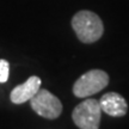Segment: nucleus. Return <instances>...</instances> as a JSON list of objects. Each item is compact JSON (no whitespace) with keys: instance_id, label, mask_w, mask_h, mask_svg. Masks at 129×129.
Here are the masks:
<instances>
[{"instance_id":"f03ea898","label":"nucleus","mask_w":129,"mask_h":129,"mask_svg":"<svg viewBox=\"0 0 129 129\" xmlns=\"http://www.w3.org/2000/svg\"><path fill=\"white\" fill-rule=\"evenodd\" d=\"M102 109L99 101L88 98L74 108L72 120L79 129H99Z\"/></svg>"},{"instance_id":"7ed1b4c3","label":"nucleus","mask_w":129,"mask_h":129,"mask_svg":"<svg viewBox=\"0 0 129 129\" xmlns=\"http://www.w3.org/2000/svg\"><path fill=\"white\" fill-rule=\"evenodd\" d=\"M109 84V75L102 69H91L84 73L73 85V94L78 98H87L96 94Z\"/></svg>"},{"instance_id":"0eeeda50","label":"nucleus","mask_w":129,"mask_h":129,"mask_svg":"<svg viewBox=\"0 0 129 129\" xmlns=\"http://www.w3.org/2000/svg\"><path fill=\"white\" fill-rule=\"evenodd\" d=\"M10 75V63L5 59H0V83H6Z\"/></svg>"},{"instance_id":"39448f33","label":"nucleus","mask_w":129,"mask_h":129,"mask_svg":"<svg viewBox=\"0 0 129 129\" xmlns=\"http://www.w3.org/2000/svg\"><path fill=\"white\" fill-rule=\"evenodd\" d=\"M102 111L111 117H122L128 111V104L123 97L117 92H108L99 99Z\"/></svg>"},{"instance_id":"423d86ee","label":"nucleus","mask_w":129,"mask_h":129,"mask_svg":"<svg viewBox=\"0 0 129 129\" xmlns=\"http://www.w3.org/2000/svg\"><path fill=\"white\" fill-rule=\"evenodd\" d=\"M41 79L37 75H32L25 81L11 91L10 99L13 104H23L25 102L30 101L32 97L37 93V91L41 88Z\"/></svg>"},{"instance_id":"f257e3e1","label":"nucleus","mask_w":129,"mask_h":129,"mask_svg":"<svg viewBox=\"0 0 129 129\" xmlns=\"http://www.w3.org/2000/svg\"><path fill=\"white\" fill-rule=\"evenodd\" d=\"M72 28L79 41L86 44L97 42L104 34V25L101 17L88 10H83L74 14Z\"/></svg>"},{"instance_id":"20e7f679","label":"nucleus","mask_w":129,"mask_h":129,"mask_svg":"<svg viewBox=\"0 0 129 129\" xmlns=\"http://www.w3.org/2000/svg\"><path fill=\"white\" fill-rule=\"evenodd\" d=\"M32 110L38 116L47 120H56L62 112V103L50 91L40 88L37 93L30 99Z\"/></svg>"}]
</instances>
